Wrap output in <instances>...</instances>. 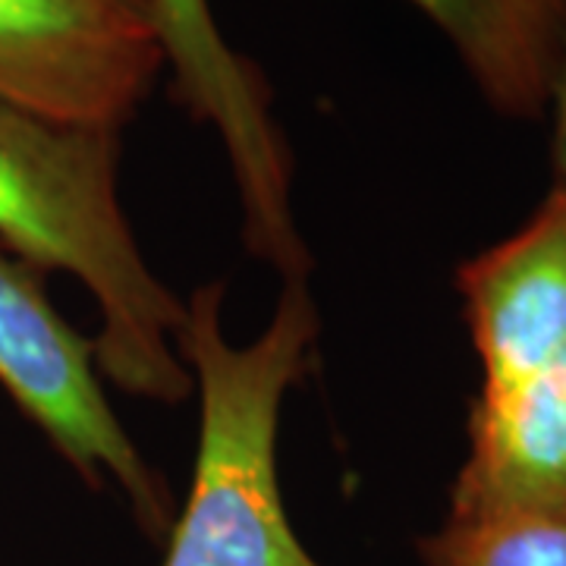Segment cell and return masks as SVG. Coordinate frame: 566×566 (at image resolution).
<instances>
[{
  "label": "cell",
  "instance_id": "8992f818",
  "mask_svg": "<svg viewBox=\"0 0 566 566\" xmlns=\"http://www.w3.org/2000/svg\"><path fill=\"white\" fill-rule=\"evenodd\" d=\"M151 13L174 98L223 142L249 252L274 264L283 281H300L308 274V249L293 221V155L271 114L262 70L227 44L211 0H151Z\"/></svg>",
  "mask_w": 566,
  "mask_h": 566
},
{
  "label": "cell",
  "instance_id": "7a4b0ae2",
  "mask_svg": "<svg viewBox=\"0 0 566 566\" xmlns=\"http://www.w3.org/2000/svg\"><path fill=\"white\" fill-rule=\"evenodd\" d=\"M120 129L57 123L0 104V245L39 274L63 271L102 312L98 375L123 394L180 406L196 378L177 353L186 318L148 268L117 192Z\"/></svg>",
  "mask_w": 566,
  "mask_h": 566
},
{
  "label": "cell",
  "instance_id": "6da1fadb",
  "mask_svg": "<svg viewBox=\"0 0 566 566\" xmlns=\"http://www.w3.org/2000/svg\"><path fill=\"white\" fill-rule=\"evenodd\" d=\"M453 283L482 381L447 516L566 526V186Z\"/></svg>",
  "mask_w": 566,
  "mask_h": 566
},
{
  "label": "cell",
  "instance_id": "3957f363",
  "mask_svg": "<svg viewBox=\"0 0 566 566\" xmlns=\"http://www.w3.org/2000/svg\"><path fill=\"white\" fill-rule=\"evenodd\" d=\"M221 305V281L196 286L177 334L202 406L192 485L161 566H322L290 523L277 472L283 400L318 337L308 283L286 281L274 318L249 344L227 340Z\"/></svg>",
  "mask_w": 566,
  "mask_h": 566
},
{
  "label": "cell",
  "instance_id": "5b68a950",
  "mask_svg": "<svg viewBox=\"0 0 566 566\" xmlns=\"http://www.w3.org/2000/svg\"><path fill=\"white\" fill-rule=\"evenodd\" d=\"M164 70L151 0H0V104L123 129Z\"/></svg>",
  "mask_w": 566,
  "mask_h": 566
},
{
  "label": "cell",
  "instance_id": "277c9868",
  "mask_svg": "<svg viewBox=\"0 0 566 566\" xmlns=\"http://www.w3.org/2000/svg\"><path fill=\"white\" fill-rule=\"evenodd\" d=\"M0 387L95 488H114L148 538L174 526L170 488L111 409L95 346L54 308L44 274L0 245Z\"/></svg>",
  "mask_w": 566,
  "mask_h": 566
},
{
  "label": "cell",
  "instance_id": "9c48e42d",
  "mask_svg": "<svg viewBox=\"0 0 566 566\" xmlns=\"http://www.w3.org/2000/svg\"><path fill=\"white\" fill-rule=\"evenodd\" d=\"M547 117L554 120V167H557V180L554 182L566 186V61L557 88H554V98H551Z\"/></svg>",
  "mask_w": 566,
  "mask_h": 566
},
{
  "label": "cell",
  "instance_id": "ba28073f",
  "mask_svg": "<svg viewBox=\"0 0 566 566\" xmlns=\"http://www.w3.org/2000/svg\"><path fill=\"white\" fill-rule=\"evenodd\" d=\"M422 566H566V526L538 520H453L419 538Z\"/></svg>",
  "mask_w": 566,
  "mask_h": 566
},
{
  "label": "cell",
  "instance_id": "52a82bcc",
  "mask_svg": "<svg viewBox=\"0 0 566 566\" xmlns=\"http://www.w3.org/2000/svg\"><path fill=\"white\" fill-rule=\"evenodd\" d=\"M506 120H545L566 61V0H406Z\"/></svg>",
  "mask_w": 566,
  "mask_h": 566
}]
</instances>
